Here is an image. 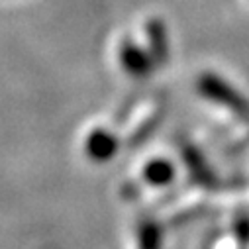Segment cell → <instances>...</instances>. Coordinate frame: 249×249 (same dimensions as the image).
Returning <instances> with one entry per match:
<instances>
[{"instance_id":"cell-1","label":"cell","mask_w":249,"mask_h":249,"mask_svg":"<svg viewBox=\"0 0 249 249\" xmlns=\"http://www.w3.org/2000/svg\"><path fill=\"white\" fill-rule=\"evenodd\" d=\"M200 89H202L204 94H208L218 104H224L231 112H235L239 116H249V104H247V100L239 92H235L230 85H226L224 81H220V79H216L212 75H206L200 81Z\"/></svg>"}]
</instances>
